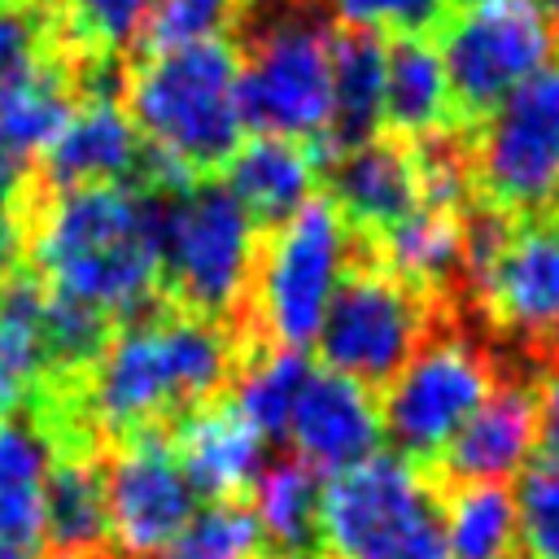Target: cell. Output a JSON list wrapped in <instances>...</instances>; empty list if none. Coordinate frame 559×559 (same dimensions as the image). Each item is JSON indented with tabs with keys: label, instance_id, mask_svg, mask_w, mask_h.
Masks as SVG:
<instances>
[{
	"label": "cell",
	"instance_id": "cell-1",
	"mask_svg": "<svg viewBox=\"0 0 559 559\" xmlns=\"http://www.w3.org/2000/svg\"><path fill=\"white\" fill-rule=\"evenodd\" d=\"M44 293L100 319H135L162 284V201L135 183L57 188L26 227Z\"/></svg>",
	"mask_w": 559,
	"mask_h": 559
},
{
	"label": "cell",
	"instance_id": "cell-2",
	"mask_svg": "<svg viewBox=\"0 0 559 559\" xmlns=\"http://www.w3.org/2000/svg\"><path fill=\"white\" fill-rule=\"evenodd\" d=\"M122 109L144 140L140 175L157 192H179L223 166L245 144L240 52L227 39L148 48L122 79Z\"/></svg>",
	"mask_w": 559,
	"mask_h": 559
},
{
	"label": "cell",
	"instance_id": "cell-3",
	"mask_svg": "<svg viewBox=\"0 0 559 559\" xmlns=\"http://www.w3.org/2000/svg\"><path fill=\"white\" fill-rule=\"evenodd\" d=\"M231 376L236 345L218 319L135 314L87 362L83 411L100 432L135 437L205 406Z\"/></svg>",
	"mask_w": 559,
	"mask_h": 559
},
{
	"label": "cell",
	"instance_id": "cell-4",
	"mask_svg": "<svg viewBox=\"0 0 559 559\" xmlns=\"http://www.w3.org/2000/svg\"><path fill=\"white\" fill-rule=\"evenodd\" d=\"M314 537L332 559H445L441 502L397 450H376L323 480Z\"/></svg>",
	"mask_w": 559,
	"mask_h": 559
},
{
	"label": "cell",
	"instance_id": "cell-5",
	"mask_svg": "<svg viewBox=\"0 0 559 559\" xmlns=\"http://www.w3.org/2000/svg\"><path fill=\"white\" fill-rule=\"evenodd\" d=\"M354 271V227L349 218L314 197L288 218L271 223V236L258 249L253 266V319L262 336L280 349H310L319 323Z\"/></svg>",
	"mask_w": 559,
	"mask_h": 559
},
{
	"label": "cell",
	"instance_id": "cell-6",
	"mask_svg": "<svg viewBox=\"0 0 559 559\" xmlns=\"http://www.w3.org/2000/svg\"><path fill=\"white\" fill-rule=\"evenodd\" d=\"M262 223L227 192V183L192 179L162 201V284L188 314L227 319L245 306Z\"/></svg>",
	"mask_w": 559,
	"mask_h": 559
},
{
	"label": "cell",
	"instance_id": "cell-7",
	"mask_svg": "<svg viewBox=\"0 0 559 559\" xmlns=\"http://www.w3.org/2000/svg\"><path fill=\"white\" fill-rule=\"evenodd\" d=\"M332 31L301 9L266 17L240 52V105L258 135L328 140L332 131Z\"/></svg>",
	"mask_w": 559,
	"mask_h": 559
},
{
	"label": "cell",
	"instance_id": "cell-8",
	"mask_svg": "<svg viewBox=\"0 0 559 559\" xmlns=\"http://www.w3.org/2000/svg\"><path fill=\"white\" fill-rule=\"evenodd\" d=\"M472 183L498 214L537 218L559 205V61L480 114Z\"/></svg>",
	"mask_w": 559,
	"mask_h": 559
},
{
	"label": "cell",
	"instance_id": "cell-9",
	"mask_svg": "<svg viewBox=\"0 0 559 559\" xmlns=\"http://www.w3.org/2000/svg\"><path fill=\"white\" fill-rule=\"evenodd\" d=\"M432 44L445 61L454 105L480 118L555 61L559 35L537 0H463L437 22Z\"/></svg>",
	"mask_w": 559,
	"mask_h": 559
},
{
	"label": "cell",
	"instance_id": "cell-10",
	"mask_svg": "<svg viewBox=\"0 0 559 559\" xmlns=\"http://www.w3.org/2000/svg\"><path fill=\"white\" fill-rule=\"evenodd\" d=\"M498 384L493 358L459 336H428L397 371L384 380L380 419L384 437L406 459H441L450 437L472 419V411Z\"/></svg>",
	"mask_w": 559,
	"mask_h": 559
},
{
	"label": "cell",
	"instance_id": "cell-11",
	"mask_svg": "<svg viewBox=\"0 0 559 559\" xmlns=\"http://www.w3.org/2000/svg\"><path fill=\"white\" fill-rule=\"evenodd\" d=\"M428 341V306L415 288L393 280L384 266L349 271L336 288L314 349L319 367H332L367 389L393 380V371Z\"/></svg>",
	"mask_w": 559,
	"mask_h": 559
},
{
	"label": "cell",
	"instance_id": "cell-12",
	"mask_svg": "<svg viewBox=\"0 0 559 559\" xmlns=\"http://www.w3.org/2000/svg\"><path fill=\"white\" fill-rule=\"evenodd\" d=\"M100 472H105V537L122 559H148L166 550L201 507L197 489L188 485L175 459V445L157 428L127 437Z\"/></svg>",
	"mask_w": 559,
	"mask_h": 559
},
{
	"label": "cell",
	"instance_id": "cell-13",
	"mask_svg": "<svg viewBox=\"0 0 559 559\" xmlns=\"http://www.w3.org/2000/svg\"><path fill=\"white\" fill-rule=\"evenodd\" d=\"M485 314L515 341H559V227L515 223L489 258L467 266Z\"/></svg>",
	"mask_w": 559,
	"mask_h": 559
},
{
	"label": "cell",
	"instance_id": "cell-14",
	"mask_svg": "<svg viewBox=\"0 0 559 559\" xmlns=\"http://www.w3.org/2000/svg\"><path fill=\"white\" fill-rule=\"evenodd\" d=\"M284 441L293 445V459H301L310 472L336 476L384 445L380 397L332 367H310L297 389Z\"/></svg>",
	"mask_w": 559,
	"mask_h": 559
},
{
	"label": "cell",
	"instance_id": "cell-15",
	"mask_svg": "<svg viewBox=\"0 0 559 559\" xmlns=\"http://www.w3.org/2000/svg\"><path fill=\"white\" fill-rule=\"evenodd\" d=\"M44 179L57 188H87V183H131L144 166V140L122 109V100L96 92L79 100L52 144L39 153Z\"/></svg>",
	"mask_w": 559,
	"mask_h": 559
},
{
	"label": "cell",
	"instance_id": "cell-16",
	"mask_svg": "<svg viewBox=\"0 0 559 559\" xmlns=\"http://www.w3.org/2000/svg\"><path fill=\"white\" fill-rule=\"evenodd\" d=\"M537 402L524 384H493L472 419L441 450V467L459 485H507L533 463Z\"/></svg>",
	"mask_w": 559,
	"mask_h": 559
},
{
	"label": "cell",
	"instance_id": "cell-17",
	"mask_svg": "<svg viewBox=\"0 0 559 559\" xmlns=\"http://www.w3.org/2000/svg\"><path fill=\"white\" fill-rule=\"evenodd\" d=\"M175 459L197 489V498L231 502L245 489H253L258 472L266 467V441L223 402H205L179 419L175 432Z\"/></svg>",
	"mask_w": 559,
	"mask_h": 559
},
{
	"label": "cell",
	"instance_id": "cell-18",
	"mask_svg": "<svg viewBox=\"0 0 559 559\" xmlns=\"http://www.w3.org/2000/svg\"><path fill=\"white\" fill-rule=\"evenodd\" d=\"M332 205L349 218V227L384 231L402 214L419 205V162L411 148L393 140H358L345 144L332 162Z\"/></svg>",
	"mask_w": 559,
	"mask_h": 559
},
{
	"label": "cell",
	"instance_id": "cell-19",
	"mask_svg": "<svg viewBox=\"0 0 559 559\" xmlns=\"http://www.w3.org/2000/svg\"><path fill=\"white\" fill-rule=\"evenodd\" d=\"M227 192L258 218V223H280L319 192V157L301 140L284 135H253L245 140L227 162Z\"/></svg>",
	"mask_w": 559,
	"mask_h": 559
},
{
	"label": "cell",
	"instance_id": "cell-20",
	"mask_svg": "<svg viewBox=\"0 0 559 559\" xmlns=\"http://www.w3.org/2000/svg\"><path fill=\"white\" fill-rule=\"evenodd\" d=\"M445 61L432 39L406 35L384 44V122L411 140H432L454 114Z\"/></svg>",
	"mask_w": 559,
	"mask_h": 559
},
{
	"label": "cell",
	"instance_id": "cell-21",
	"mask_svg": "<svg viewBox=\"0 0 559 559\" xmlns=\"http://www.w3.org/2000/svg\"><path fill=\"white\" fill-rule=\"evenodd\" d=\"M74 105L79 96L70 70L35 52L31 61L13 66L0 79V144L22 162L39 157L52 144V135L66 127Z\"/></svg>",
	"mask_w": 559,
	"mask_h": 559
},
{
	"label": "cell",
	"instance_id": "cell-22",
	"mask_svg": "<svg viewBox=\"0 0 559 559\" xmlns=\"http://www.w3.org/2000/svg\"><path fill=\"white\" fill-rule=\"evenodd\" d=\"M52 441L31 419H0V542L35 550L44 546V489L52 467Z\"/></svg>",
	"mask_w": 559,
	"mask_h": 559
},
{
	"label": "cell",
	"instance_id": "cell-23",
	"mask_svg": "<svg viewBox=\"0 0 559 559\" xmlns=\"http://www.w3.org/2000/svg\"><path fill=\"white\" fill-rule=\"evenodd\" d=\"M48 371L52 354L44 336V284L13 271L0 280V419L17 415Z\"/></svg>",
	"mask_w": 559,
	"mask_h": 559
},
{
	"label": "cell",
	"instance_id": "cell-24",
	"mask_svg": "<svg viewBox=\"0 0 559 559\" xmlns=\"http://www.w3.org/2000/svg\"><path fill=\"white\" fill-rule=\"evenodd\" d=\"M384 271L406 288H441L463 271V223L459 214L415 205L380 231Z\"/></svg>",
	"mask_w": 559,
	"mask_h": 559
},
{
	"label": "cell",
	"instance_id": "cell-25",
	"mask_svg": "<svg viewBox=\"0 0 559 559\" xmlns=\"http://www.w3.org/2000/svg\"><path fill=\"white\" fill-rule=\"evenodd\" d=\"M44 542L96 550L105 542V472L87 450H57L44 489Z\"/></svg>",
	"mask_w": 559,
	"mask_h": 559
},
{
	"label": "cell",
	"instance_id": "cell-26",
	"mask_svg": "<svg viewBox=\"0 0 559 559\" xmlns=\"http://www.w3.org/2000/svg\"><path fill=\"white\" fill-rule=\"evenodd\" d=\"M384 122V39L341 31L332 39V131L328 140L358 144Z\"/></svg>",
	"mask_w": 559,
	"mask_h": 559
},
{
	"label": "cell",
	"instance_id": "cell-27",
	"mask_svg": "<svg viewBox=\"0 0 559 559\" xmlns=\"http://www.w3.org/2000/svg\"><path fill=\"white\" fill-rule=\"evenodd\" d=\"M319 472H310L301 459H275L258 472L253 480V520L262 542H271L275 550L301 555L314 542L319 528Z\"/></svg>",
	"mask_w": 559,
	"mask_h": 559
},
{
	"label": "cell",
	"instance_id": "cell-28",
	"mask_svg": "<svg viewBox=\"0 0 559 559\" xmlns=\"http://www.w3.org/2000/svg\"><path fill=\"white\" fill-rule=\"evenodd\" d=\"M445 559H520L515 502L507 485H459L441 502Z\"/></svg>",
	"mask_w": 559,
	"mask_h": 559
},
{
	"label": "cell",
	"instance_id": "cell-29",
	"mask_svg": "<svg viewBox=\"0 0 559 559\" xmlns=\"http://www.w3.org/2000/svg\"><path fill=\"white\" fill-rule=\"evenodd\" d=\"M306 376H310V362L301 349L271 345L231 376V402L227 406L262 441H284V428H288V415H293V402H297V389Z\"/></svg>",
	"mask_w": 559,
	"mask_h": 559
},
{
	"label": "cell",
	"instance_id": "cell-30",
	"mask_svg": "<svg viewBox=\"0 0 559 559\" xmlns=\"http://www.w3.org/2000/svg\"><path fill=\"white\" fill-rule=\"evenodd\" d=\"M258 550H262L258 520L240 498H231V502L197 507L188 528L148 559H258Z\"/></svg>",
	"mask_w": 559,
	"mask_h": 559
},
{
	"label": "cell",
	"instance_id": "cell-31",
	"mask_svg": "<svg viewBox=\"0 0 559 559\" xmlns=\"http://www.w3.org/2000/svg\"><path fill=\"white\" fill-rule=\"evenodd\" d=\"M520 559H559V463L533 459L511 489Z\"/></svg>",
	"mask_w": 559,
	"mask_h": 559
},
{
	"label": "cell",
	"instance_id": "cell-32",
	"mask_svg": "<svg viewBox=\"0 0 559 559\" xmlns=\"http://www.w3.org/2000/svg\"><path fill=\"white\" fill-rule=\"evenodd\" d=\"M328 17L349 35L371 39H406L437 26L445 13L441 0H323Z\"/></svg>",
	"mask_w": 559,
	"mask_h": 559
},
{
	"label": "cell",
	"instance_id": "cell-33",
	"mask_svg": "<svg viewBox=\"0 0 559 559\" xmlns=\"http://www.w3.org/2000/svg\"><path fill=\"white\" fill-rule=\"evenodd\" d=\"M236 0H153L144 22L148 48H188L205 39H227Z\"/></svg>",
	"mask_w": 559,
	"mask_h": 559
},
{
	"label": "cell",
	"instance_id": "cell-34",
	"mask_svg": "<svg viewBox=\"0 0 559 559\" xmlns=\"http://www.w3.org/2000/svg\"><path fill=\"white\" fill-rule=\"evenodd\" d=\"M153 0H79L66 13V31L87 52H118L144 35Z\"/></svg>",
	"mask_w": 559,
	"mask_h": 559
},
{
	"label": "cell",
	"instance_id": "cell-35",
	"mask_svg": "<svg viewBox=\"0 0 559 559\" xmlns=\"http://www.w3.org/2000/svg\"><path fill=\"white\" fill-rule=\"evenodd\" d=\"M44 336H48L52 367H87L109 336V319H100L79 301L44 293Z\"/></svg>",
	"mask_w": 559,
	"mask_h": 559
},
{
	"label": "cell",
	"instance_id": "cell-36",
	"mask_svg": "<svg viewBox=\"0 0 559 559\" xmlns=\"http://www.w3.org/2000/svg\"><path fill=\"white\" fill-rule=\"evenodd\" d=\"M415 162H419V205L459 214L463 201H467L472 188H476V183H472V166H467L459 153L437 148V144H428L424 153H415Z\"/></svg>",
	"mask_w": 559,
	"mask_h": 559
},
{
	"label": "cell",
	"instance_id": "cell-37",
	"mask_svg": "<svg viewBox=\"0 0 559 559\" xmlns=\"http://www.w3.org/2000/svg\"><path fill=\"white\" fill-rule=\"evenodd\" d=\"M39 52V22L22 0H0V79Z\"/></svg>",
	"mask_w": 559,
	"mask_h": 559
},
{
	"label": "cell",
	"instance_id": "cell-38",
	"mask_svg": "<svg viewBox=\"0 0 559 559\" xmlns=\"http://www.w3.org/2000/svg\"><path fill=\"white\" fill-rule=\"evenodd\" d=\"M533 402H537V445L546 450V459L559 463V354L542 371V380L533 389Z\"/></svg>",
	"mask_w": 559,
	"mask_h": 559
},
{
	"label": "cell",
	"instance_id": "cell-39",
	"mask_svg": "<svg viewBox=\"0 0 559 559\" xmlns=\"http://www.w3.org/2000/svg\"><path fill=\"white\" fill-rule=\"evenodd\" d=\"M26 258V227L13 210H0V280H9Z\"/></svg>",
	"mask_w": 559,
	"mask_h": 559
},
{
	"label": "cell",
	"instance_id": "cell-40",
	"mask_svg": "<svg viewBox=\"0 0 559 559\" xmlns=\"http://www.w3.org/2000/svg\"><path fill=\"white\" fill-rule=\"evenodd\" d=\"M22 175H26V162L0 144V210H13V201L22 192Z\"/></svg>",
	"mask_w": 559,
	"mask_h": 559
},
{
	"label": "cell",
	"instance_id": "cell-41",
	"mask_svg": "<svg viewBox=\"0 0 559 559\" xmlns=\"http://www.w3.org/2000/svg\"><path fill=\"white\" fill-rule=\"evenodd\" d=\"M0 559H39L35 550H22V546H9V542H0Z\"/></svg>",
	"mask_w": 559,
	"mask_h": 559
},
{
	"label": "cell",
	"instance_id": "cell-42",
	"mask_svg": "<svg viewBox=\"0 0 559 559\" xmlns=\"http://www.w3.org/2000/svg\"><path fill=\"white\" fill-rule=\"evenodd\" d=\"M537 9L546 13V22L555 26V35H559V0H537Z\"/></svg>",
	"mask_w": 559,
	"mask_h": 559
},
{
	"label": "cell",
	"instance_id": "cell-43",
	"mask_svg": "<svg viewBox=\"0 0 559 559\" xmlns=\"http://www.w3.org/2000/svg\"><path fill=\"white\" fill-rule=\"evenodd\" d=\"M52 559H100L96 550H57Z\"/></svg>",
	"mask_w": 559,
	"mask_h": 559
},
{
	"label": "cell",
	"instance_id": "cell-44",
	"mask_svg": "<svg viewBox=\"0 0 559 559\" xmlns=\"http://www.w3.org/2000/svg\"><path fill=\"white\" fill-rule=\"evenodd\" d=\"M48 4H52V9H61V17H66V13H70L79 0H48Z\"/></svg>",
	"mask_w": 559,
	"mask_h": 559
}]
</instances>
